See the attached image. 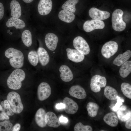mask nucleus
Here are the masks:
<instances>
[{"instance_id":"20e7f679","label":"nucleus","mask_w":131,"mask_h":131,"mask_svg":"<svg viewBox=\"0 0 131 131\" xmlns=\"http://www.w3.org/2000/svg\"><path fill=\"white\" fill-rule=\"evenodd\" d=\"M123 11L119 9H115L113 12L112 16V22L113 29L117 31L121 32L125 30L126 24L123 21Z\"/></svg>"},{"instance_id":"cd10ccee","label":"nucleus","mask_w":131,"mask_h":131,"mask_svg":"<svg viewBox=\"0 0 131 131\" xmlns=\"http://www.w3.org/2000/svg\"><path fill=\"white\" fill-rule=\"evenodd\" d=\"M99 106L97 103L92 102H89L87 104L86 108L89 116L94 117L97 115Z\"/></svg>"},{"instance_id":"ea45409f","label":"nucleus","mask_w":131,"mask_h":131,"mask_svg":"<svg viewBox=\"0 0 131 131\" xmlns=\"http://www.w3.org/2000/svg\"><path fill=\"white\" fill-rule=\"evenodd\" d=\"M65 107V104L63 103H57L55 106L56 108L57 109H64Z\"/></svg>"},{"instance_id":"9d476101","label":"nucleus","mask_w":131,"mask_h":131,"mask_svg":"<svg viewBox=\"0 0 131 131\" xmlns=\"http://www.w3.org/2000/svg\"><path fill=\"white\" fill-rule=\"evenodd\" d=\"M89 14L90 17L93 19L102 21L107 19L110 15L109 12L101 10L95 7L90 9Z\"/></svg>"},{"instance_id":"de8ad7c7","label":"nucleus","mask_w":131,"mask_h":131,"mask_svg":"<svg viewBox=\"0 0 131 131\" xmlns=\"http://www.w3.org/2000/svg\"></svg>"},{"instance_id":"0eeeda50","label":"nucleus","mask_w":131,"mask_h":131,"mask_svg":"<svg viewBox=\"0 0 131 131\" xmlns=\"http://www.w3.org/2000/svg\"><path fill=\"white\" fill-rule=\"evenodd\" d=\"M74 48L84 55L89 54L90 52L89 45L86 41L82 37L78 36L75 37L73 41Z\"/></svg>"},{"instance_id":"423d86ee","label":"nucleus","mask_w":131,"mask_h":131,"mask_svg":"<svg viewBox=\"0 0 131 131\" xmlns=\"http://www.w3.org/2000/svg\"><path fill=\"white\" fill-rule=\"evenodd\" d=\"M106 79L105 77L98 74L95 75L90 80L91 90L94 92H98L100 91L101 88L106 87Z\"/></svg>"},{"instance_id":"f704fd0d","label":"nucleus","mask_w":131,"mask_h":131,"mask_svg":"<svg viewBox=\"0 0 131 131\" xmlns=\"http://www.w3.org/2000/svg\"><path fill=\"white\" fill-rule=\"evenodd\" d=\"M117 102L115 104V106L112 108V110L113 111H116L118 110L120 106L122 104V103L124 101V100L118 96L117 97Z\"/></svg>"},{"instance_id":"f257e3e1","label":"nucleus","mask_w":131,"mask_h":131,"mask_svg":"<svg viewBox=\"0 0 131 131\" xmlns=\"http://www.w3.org/2000/svg\"><path fill=\"white\" fill-rule=\"evenodd\" d=\"M5 56L9 59V62L11 66L16 69L22 67L24 63V56L21 51L13 48L7 49L5 51Z\"/></svg>"},{"instance_id":"a19ab883","label":"nucleus","mask_w":131,"mask_h":131,"mask_svg":"<svg viewBox=\"0 0 131 131\" xmlns=\"http://www.w3.org/2000/svg\"><path fill=\"white\" fill-rule=\"evenodd\" d=\"M6 109L7 111L5 112L8 115H13L15 113L14 111L11 108Z\"/></svg>"},{"instance_id":"a18cd8bd","label":"nucleus","mask_w":131,"mask_h":131,"mask_svg":"<svg viewBox=\"0 0 131 131\" xmlns=\"http://www.w3.org/2000/svg\"><path fill=\"white\" fill-rule=\"evenodd\" d=\"M3 107L0 104V111H3Z\"/></svg>"},{"instance_id":"39448f33","label":"nucleus","mask_w":131,"mask_h":131,"mask_svg":"<svg viewBox=\"0 0 131 131\" xmlns=\"http://www.w3.org/2000/svg\"><path fill=\"white\" fill-rule=\"evenodd\" d=\"M118 49V45L116 42L110 41L103 46L101 50V54L104 57L108 59L116 53Z\"/></svg>"},{"instance_id":"f8f14e48","label":"nucleus","mask_w":131,"mask_h":131,"mask_svg":"<svg viewBox=\"0 0 131 131\" xmlns=\"http://www.w3.org/2000/svg\"><path fill=\"white\" fill-rule=\"evenodd\" d=\"M63 103L65 105L64 108L65 111L67 114H74L78 110L79 106L77 103L70 98L67 97L64 98Z\"/></svg>"},{"instance_id":"a211bd4d","label":"nucleus","mask_w":131,"mask_h":131,"mask_svg":"<svg viewBox=\"0 0 131 131\" xmlns=\"http://www.w3.org/2000/svg\"><path fill=\"white\" fill-rule=\"evenodd\" d=\"M131 57V51L128 50L123 54H119L114 60L113 64L118 66H121L128 60Z\"/></svg>"},{"instance_id":"aec40b11","label":"nucleus","mask_w":131,"mask_h":131,"mask_svg":"<svg viewBox=\"0 0 131 131\" xmlns=\"http://www.w3.org/2000/svg\"><path fill=\"white\" fill-rule=\"evenodd\" d=\"M58 17L61 20L67 23L72 22L75 17L73 13L65 9H63L59 12Z\"/></svg>"},{"instance_id":"e433bc0d","label":"nucleus","mask_w":131,"mask_h":131,"mask_svg":"<svg viewBox=\"0 0 131 131\" xmlns=\"http://www.w3.org/2000/svg\"><path fill=\"white\" fill-rule=\"evenodd\" d=\"M9 117L6 113L3 111L0 114V120H3L5 119L9 120Z\"/></svg>"},{"instance_id":"f3484780","label":"nucleus","mask_w":131,"mask_h":131,"mask_svg":"<svg viewBox=\"0 0 131 131\" xmlns=\"http://www.w3.org/2000/svg\"><path fill=\"white\" fill-rule=\"evenodd\" d=\"M45 121L46 124L50 127L56 128L61 125L57 116L52 112H48L46 113Z\"/></svg>"},{"instance_id":"bb28decb","label":"nucleus","mask_w":131,"mask_h":131,"mask_svg":"<svg viewBox=\"0 0 131 131\" xmlns=\"http://www.w3.org/2000/svg\"><path fill=\"white\" fill-rule=\"evenodd\" d=\"M119 72L122 78L127 77L131 72V60H128L122 64L120 68Z\"/></svg>"},{"instance_id":"4c0bfd02","label":"nucleus","mask_w":131,"mask_h":131,"mask_svg":"<svg viewBox=\"0 0 131 131\" xmlns=\"http://www.w3.org/2000/svg\"><path fill=\"white\" fill-rule=\"evenodd\" d=\"M4 14V7L3 4L0 2V20L3 17Z\"/></svg>"},{"instance_id":"393cba45","label":"nucleus","mask_w":131,"mask_h":131,"mask_svg":"<svg viewBox=\"0 0 131 131\" xmlns=\"http://www.w3.org/2000/svg\"><path fill=\"white\" fill-rule=\"evenodd\" d=\"M131 111H128L126 107L123 106L120 107L117 112V115L119 119L123 122L128 120L131 116Z\"/></svg>"},{"instance_id":"c85d7f7f","label":"nucleus","mask_w":131,"mask_h":131,"mask_svg":"<svg viewBox=\"0 0 131 131\" xmlns=\"http://www.w3.org/2000/svg\"><path fill=\"white\" fill-rule=\"evenodd\" d=\"M79 1V0H67L62 5L61 8L63 9L74 13L76 10V5Z\"/></svg>"},{"instance_id":"49530a36","label":"nucleus","mask_w":131,"mask_h":131,"mask_svg":"<svg viewBox=\"0 0 131 131\" xmlns=\"http://www.w3.org/2000/svg\"><path fill=\"white\" fill-rule=\"evenodd\" d=\"M100 131H104V130H101Z\"/></svg>"},{"instance_id":"473e14b6","label":"nucleus","mask_w":131,"mask_h":131,"mask_svg":"<svg viewBox=\"0 0 131 131\" xmlns=\"http://www.w3.org/2000/svg\"><path fill=\"white\" fill-rule=\"evenodd\" d=\"M13 124L8 120L0 122V131H12Z\"/></svg>"},{"instance_id":"58836bf2","label":"nucleus","mask_w":131,"mask_h":131,"mask_svg":"<svg viewBox=\"0 0 131 131\" xmlns=\"http://www.w3.org/2000/svg\"><path fill=\"white\" fill-rule=\"evenodd\" d=\"M125 126L126 128L128 129H131V117L126 121Z\"/></svg>"},{"instance_id":"6e6552de","label":"nucleus","mask_w":131,"mask_h":131,"mask_svg":"<svg viewBox=\"0 0 131 131\" xmlns=\"http://www.w3.org/2000/svg\"><path fill=\"white\" fill-rule=\"evenodd\" d=\"M105 26L103 21L97 19H92L86 21L84 23L83 28L86 32H89L96 29H102Z\"/></svg>"},{"instance_id":"9b49d317","label":"nucleus","mask_w":131,"mask_h":131,"mask_svg":"<svg viewBox=\"0 0 131 131\" xmlns=\"http://www.w3.org/2000/svg\"><path fill=\"white\" fill-rule=\"evenodd\" d=\"M52 7L51 0H40L37 6L38 11L41 15H47L51 12Z\"/></svg>"},{"instance_id":"412c9836","label":"nucleus","mask_w":131,"mask_h":131,"mask_svg":"<svg viewBox=\"0 0 131 131\" xmlns=\"http://www.w3.org/2000/svg\"><path fill=\"white\" fill-rule=\"evenodd\" d=\"M39 60L41 64L43 66L46 65L49 63L50 57L46 50L42 47H39L37 50Z\"/></svg>"},{"instance_id":"c756f323","label":"nucleus","mask_w":131,"mask_h":131,"mask_svg":"<svg viewBox=\"0 0 131 131\" xmlns=\"http://www.w3.org/2000/svg\"><path fill=\"white\" fill-rule=\"evenodd\" d=\"M21 38L24 44L27 47L31 46L32 43V35L31 32L26 30L22 33Z\"/></svg>"},{"instance_id":"79ce46f5","label":"nucleus","mask_w":131,"mask_h":131,"mask_svg":"<svg viewBox=\"0 0 131 131\" xmlns=\"http://www.w3.org/2000/svg\"><path fill=\"white\" fill-rule=\"evenodd\" d=\"M21 128V126L19 123L16 124L13 127L12 131H18L20 130Z\"/></svg>"},{"instance_id":"4be33fe9","label":"nucleus","mask_w":131,"mask_h":131,"mask_svg":"<svg viewBox=\"0 0 131 131\" xmlns=\"http://www.w3.org/2000/svg\"><path fill=\"white\" fill-rule=\"evenodd\" d=\"M10 8L11 14L12 17H20L21 15V9L20 5L17 0H13L10 2Z\"/></svg>"},{"instance_id":"b1692460","label":"nucleus","mask_w":131,"mask_h":131,"mask_svg":"<svg viewBox=\"0 0 131 131\" xmlns=\"http://www.w3.org/2000/svg\"><path fill=\"white\" fill-rule=\"evenodd\" d=\"M104 122L107 125L112 127H115L118 123V117L113 112L108 113L103 117Z\"/></svg>"},{"instance_id":"72a5a7b5","label":"nucleus","mask_w":131,"mask_h":131,"mask_svg":"<svg viewBox=\"0 0 131 131\" xmlns=\"http://www.w3.org/2000/svg\"><path fill=\"white\" fill-rule=\"evenodd\" d=\"M92 127L89 125H84L81 122L76 123L74 127V131H92Z\"/></svg>"},{"instance_id":"6ab92c4d","label":"nucleus","mask_w":131,"mask_h":131,"mask_svg":"<svg viewBox=\"0 0 131 131\" xmlns=\"http://www.w3.org/2000/svg\"><path fill=\"white\" fill-rule=\"evenodd\" d=\"M46 114L45 110L42 108L39 109L35 114V122L37 125L41 128H44L46 125L45 121Z\"/></svg>"},{"instance_id":"7c9ffc66","label":"nucleus","mask_w":131,"mask_h":131,"mask_svg":"<svg viewBox=\"0 0 131 131\" xmlns=\"http://www.w3.org/2000/svg\"><path fill=\"white\" fill-rule=\"evenodd\" d=\"M28 59L30 64L35 66L38 63L39 58L37 53L35 51H31L28 54Z\"/></svg>"},{"instance_id":"5701e85b","label":"nucleus","mask_w":131,"mask_h":131,"mask_svg":"<svg viewBox=\"0 0 131 131\" xmlns=\"http://www.w3.org/2000/svg\"><path fill=\"white\" fill-rule=\"evenodd\" d=\"M6 25L8 27H14L17 29H22L25 26V24L23 20L18 18L12 17L8 19Z\"/></svg>"},{"instance_id":"4468645a","label":"nucleus","mask_w":131,"mask_h":131,"mask_svg":"<svg viewBox=\"0 0 131 131\" xmlns=\"http://www.w3.org/2000/svg\"><path fill=\"white\" fill-rule=\"evenodd\" d=\"M69 93L71 96L78 99H84L87 96L84 89L79 85L72 86L70 88Z\"/></svg>"},{"instance_id":"2eb2a0df","label":"nucleus","mask_w":131,"mask_h":131,"mask_svg":"<svg viewBox=\"0 0 131 131\" xmlns=\"http://www.w3.org/2000/svg\"><path fill=\"white\" fill-rule=\"evenodd\" d=\"M58 40L57 36L52 33L47 34L45 37L46 45L48 49L51 51H54L56 49Z\"/></svg>"},{"instance_id":"ddd939ff","label":"nucleus","mask_w":131,"mask_h":131,"mask_svg":"<svg viewBox=\"0 0 131 131\" xmlns=\"http://www.w3.org/2000/svg\"><path fill=\"white\" fill-rule=\"evenodd\" d=\"M68 58L75 63H79L84 59V55L80 53L76 49L67 48L66 49Z\"/></svg>"},{"instance_id":"dca6fc26","label":"nucleus","mask_w":131,"mask_h":131,"mask_svg":"<svg viewBox=\"0 0 131 131\" xmlns=\"http://www.w3.org/2000/svg\"><path fill=\"white\" fill-rule=\"evenodd\" d=\"M59 71L60 73V78L63 81L69 82L73 79V73L68 66L65 65H61L59 68Z\"/></svg>"},{"instance_id":"c9c22d12","label":"nucleus","mask_w":131,"mask_h":131,"mask_svg":"<svg viewBox=\"0 0 131 131\" xmlns=\"http://www.w3.org/2000/svg\"><path fill=\"white\" fill-rule=\"evenodd\" d=\"M59 120L60 123L63 124L67 123L68 121V118L62 115L59 117Z\"/></svg>"},{"instance_id":"f03ea898","label":"nucleus","mask_w":131,"mask_h":131,"mask_svg":"<svg viewBox=\"0 0 131 131\" xmlns=\"http://www.w3.org/2000/svg\"><path fill=\"white\" fill-rule=\"evenodd\" d=\"M25 74L23 70L16 69L12 71L8 77L7 84L8 87L11 89H20L22 85V82L25 79Z\"/></svg>"},{"instance_id":"a878e982","label":"nucleus","mask_w":131,"mask_h":131,"mask_svg":"<svg viewBox=\"0 0 131 131\" xmlns=\"http://www.w3.org/2000/svg\"><path fill=\"white\" fill-rule=\"evenodd\" d=\"M104 94L107 99L110 100L116 99L117 97L118 96L117 91L113 87L109 86H107L105 87Z\"/></svg>"},{"instance_id":"c03bdc74","label":"nucleus","mask_w":131,"mask_h":131,"mask_svg":"<svg viewBox=\"0 0 131 131\" xmlns=\"http://www.w3.org/2000/svg\"><path fill=\"white\" fill-rule=\"evenodd\" d=\"M24 2L27 3H29L32 2L34 0H22Z\"/></svg>"},{"instance_id":"37998d69","label":"nucleus","mask_w":131,"mask_h":131,"mask_svg":"<svg viewBox=\"0 0 131 131\" xmlns=\"http://www.w3.org/2000/svg\"><path fill=\"white\" fill-rule=\"evenodd\" d=\"M3 107L5 109L11 108L10 105L7 100H5L4 101V105Z\"/></svg>"},{"instance_id":"1a4fd4ad","label":"nucleus","mask_w":131,"mask_h":131,"mask_svg":"<svg viewBox=\"0 0 131 131\" xmlns=\"http://www.w3.org/2000/svg\"><path fill=\"white\" fill-rule=\"evenodd\" d=\"M51 93V89L49 85L47 83L43 82L39 85L37 94L38 99L43 101L48 98Z\"/></svg>"},{"instance_id":"2f4dec72","label":"nucleus","mask_w":131,"mask_h":131,"mask_svg":"<svg viewBox=\"0 0 131 131\" xmlns=\"http://www.w3.org/2000/svg\"><path fill=\"white\" fill-rule=\"evenodd\" d=\"M121 88L123 95L127 98L131 99V85L128 83L123 82L121 85Z\"/></svg>"},{"instance_id":"7ed1b4c3","label":"nucleus","mask_w":131,"mask_h":131,"mask_svg":"<svg viewBox=\"0 0 131 131\" xmlns=\"http://www.w3.org/2000/svg\"><path fill=\"white\" fill-rule=\"evenodd\" d=\"M7 100L15 113L19 114L22 111L24 106L18 93L14 91L9 92L7 96Z\"/></svg>"}]
</instances>
